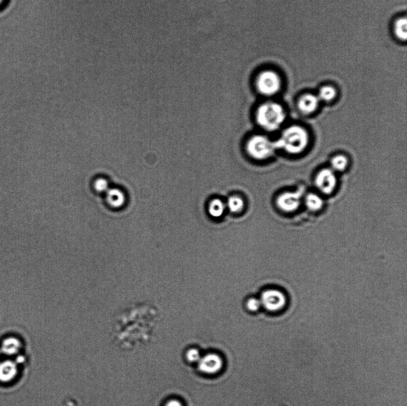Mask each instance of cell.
Returning a JSON list of instances; mask_svg holds the SVG:
<instances>
[{
  "label": "cell",
  "mask_w": 407,
  "mask_h": 406,
  "mask_svg": "<svg viewBox=\"0 0 407 406\" xmlns=\"http://www.w3.org/2000/svg\"><path fill=\"white\" fill-rule=\"evenodd\" d=\"M309 141V135L303 126L294 125L283 131L281 136L275 141L276 148L284 150L289 155H300L305 151Z\"/></svg>",
  "instance_id": "obj_1"
},
{
  "label": "cell",
  "mask_w": 407,
  "mask_h": 406,
  "mask_svg": "<svg viewBox=\"0 0 407 406\" xmlns=\"http://www.w3.org/2000/svg\"><path fill=\"white\" fill-rule=\"evenodd\" d=\"M286 117L285 108L275 101H267L261 104L255 115L258 125L268 132L278 130L285 122Z\"/></svg>",
  "instance_id": "obj_2"
},
{
  "label": "cell",
  "mask_w": 407,
  "mask_h": 406,
  "mask_svg": "<svg viewBox=\"0 0 407 406\" xmlns=\"http://www.w3.org/2000/svg\"><path fill=\"white\" fill-rule=\"evenodd\" d=\"M275 141L263 135H255L246 144V151L253 159L264 161L273 156L277 150Z\"/></svg>",
  "instance_id": "obj_3"
},
{
  "label": "cell",
  "mask_w": 407,
  "mask_h": 406,
  "mask_svg": "<svg viewBox=\"0 0 407 406\" xmlns=\"http://www.w3.org/2000/svg\"><path fill=\"white\" fill-rule=\"evenodd\" d=\"M256 88L261 94L266 97L276 95L282 87V81L276 72L265 70L259 73L256 78Z\"/></svg>",
  "instance_id": "obj_4"
},
{
  "label": "cell",
  "mask_w": 407,
  "mask_h": 406,
  "mask_svg": "<svg viewBox=\"0 0 407 406\" xmlns=\"http://www.w3.org/2000/svg\"><path fill=\"white\" fill-rule=\"evenodd\" d=\"M259 299L262 306L271 312L281 311L287 303L286 295L282 291L276 289L264 291Z\"/></svg>",
  "instance_id": "obj_5"
},
{
  "label": "cell",
  "mask_w": 407,
  "mask_h": 406,
  "mask_svg": "<svg viewBox=\"0 0 407 406\" xmlns=\"http://www.w3.org/2000/svg\"><path fill=\"white\" fill-rule=\"evenodd\" d=\"M303 194V188L297 189L295 191L283 192L277 198V206L283 212H294L301 206Z\"/></svg>",
  "instance_id": "obj_6"
},
{
  "label": "cell",
  "mask_w": 407,
  "mask_h": 406,
  "mask_svg": "<svg viewBox=\"0 0 407 406\" xmlns=\"http://www.w3.org/2000/svg\"><path fill=\"white\" fill-rule=\"evenodd\" d=\"M315 187L324 195L332 194L336 189L337 178L336 172L331 168H324L316 174L314 180Z\"/></svg>",
  "instance_id": "obj_7"
},
{
  "label": "cell",
  "mask_w": 407,
  "mask_h": 406,
  "mask_svg": "<svg viewBox=\"0 0 407 406\" xmlns=\"http://www.w3.org/2000/svg\"><path fill=\"white\" fill-rule=\"evenodd\" d=\"M223 366L222 358L215 353H210L201 357L198 368L204 374L213 375L221 371Z\"/></svg>",
  "instance_id": "obj_8"
},
{
  "label": "cell",
  "mask_w": 407,
  "mask_h": 406,
  "mask_svg": "<svg viewBox=\"0 0 407 406\" xmlns=\"http://www.w3.org/2000/svg\"><path fill=\"white\" fill-rule=\"evenodd\" d=\"M319 101L317 95L307 93L304 94L298 101L297 107L300 112L305 115H309L317 110Z\"/></svg>",
  "instance_id": "obj_9"
},
{
  "label": "cell",
  "mask_w": 407,
  "mask_h": 406,
  "mask_svg": "<svg viewBox=\"0 0 407 406\" xmlns=\"http://www.w3.org/2000/svg\"><path fill=\"white\" fill-rule=\"evenodd\" d=\"M18 366L13 360H6L0 363V382L8 383L13 381L18 374Z\"/></svg>",
  "instance_id": "obj_10"
},
{
  "label": "cell",
  "mask_w": 407,
  "mask_h": 406,
  "mask_svg": "<svg viewBox=\"0 0 407 406\" xmlns=\"http://www.w3.org/2000/svg\"><path fill=\"white\" fill-rule=\"evenodd\" d=\"M21 347L22 343L19 339L11 336L2 341L0 350L6 356H13L19 354Z\"/></svg>",
  "instance_id": "obj_11"
},
{
  "label": "cell",
  "mask_w": 407,
  "mask_h": 406,
  "mask_svg": "<svg viewBox=\"0 0 407 406\" xmlns=\"http://www.w3.org/2000/svg\"><path fill=\"white\" fill-rule=\"evenodd\" d=\"M305 204L307 209L312 212H317L324 205V201L321 196L315 193H309L305 197Z\"/></svg>",
  "instance_id": "obj_12"
},
{
  "label": "cell",
  "mask_w": 407,
  "mask_h": 406,
  "mask_svg": "<svg viewBox=\"0 0 407 406\" xmlns=\"http://www.w3.org/2000/svg\"><path fill=\"white\" fill-rule=\"evenodd\" d=\"M225 209V204L219 198L211 201L208 206V213L213 218H221L224 215Z\"/></svg>",
  "instance_id": "obj_13"
},
{
  "label": "cell",
  "mask_w": 407,
  "mask_h": 406,
  "mask_svg": "<svg viewBox=\"0 0 407 406\" xmlns=\"http://www.w3.org/2000/svg\"><path fill=\"white\" fill-rule=\"evenodd\" d=\"M348 164V159L343 155L334 156L330 161V168L335 172H342L345 170Z\"/></svg>",
  "instance_id": "obj_14"
},
{
  "label": "cell",
  "mask_w": 407,
  "mask_h": 406,
  "mask_svg": "<svg viewBox=\"0 0 407 406\" xmlns=\"http://www.w3.org/2000/svg\"><path fill=\"white\" fill-rule=\"evenodd\" d=\"M337 95L336 89L330 85H325L319 89L317 97L319 101L329 103L336 98Z\"/></svg>",
  "instance_id": "obj_15"
},
{
  "label": "cell",
  "mask_w": 407,
  "mask_h": 406,
  "mask_svg": "<svg viewBox=\"0 0 407 406\" xmlns=\"http://www.w3.org/2000/svg\"><path fill=\"white\" fill-rule=\"evenodd\" d=\"M225 205L226 208H227L230 212L238 213L242 211L245 206V203L240 197L233 195L228 198Z\"/></svg>",
  "instance_id": "obj_16"
},
{
  "label": "cell",
  "mask_w": 407,
  "mask_h": 406,
  "mask_svg": "<svg viewBox=\"0 0 407 406\" xmlns=\"http://www.w3.org/2000/svg\"><path fill=\"white\" fill-rule=\"evenodd\" d=\"M395 34L399 40L406 41L407 38V22L406 17L400 18L394 25Z\"/></svg>",
  "instance_id": "obj_17"
},
{
  "label": "cell",
  "mask_w": 407,
  "mask_h": 406,
  "mask_svg": "<svg viewBox=\"0 0 407 406\" xmlns=\"http://www.w3.org/2000/svg\"><path fill=\"white\" fill-rule=\"evenodd\" d=\"M107 192L108 199L111 201V203H114L115 204H120L124 199V195H123V192L120 191L119 189H108Z\"/></svg>",
  "instance_id": "obj_18"
},
{
  "label": "cell",
  "mask_w": 407,
  "mask_h": 406,
  "mask_svg": "<svg viewBox=\"0 0 407 406\" xmlns=\"http://www.w3.org/2000/svg\"><path fill=\"white\" fill-rule=\"evenodd\" d=\"M261 306L260 299H256V298H251L246 302L247 309L252 312H257Z\"/></svg>",
  "instance_id": "obj_19"
},
{
  "label": "cell",
  "mask_w": 407,
  "mask_h": 406,
  "mask_svg": "<svg viewBox=\"0 0 407 406\" xmlns=\"http://www.w3.org/2000/svg\"><path fill=\"white\" fill-rule=\"evenodd\" d=\"M186 358L190 362H198L201 358L200 352L199 351L198 349H190V350L187 352Z\"/></svg>",
  "instance_id": "obj_20"
},
{
  "label": "cell",
  "mask_w": 407,
  "mask_h": 406,
  "mask_svg": "<svg viewBox=\"0 0 407 406\" xmlns=\"http://www.w3.org/2000/svg\"><path fill=\"white\" fill-rule=\"evenodd\" d=\"M95 187L96 190L100 192H105L108 189V183L106 179L99 178L96 180Z\"/></svg>",
  "instance_id": "obj_21"
},
{
  "label": "cell",
  "mask_w": 407,
  "mask_h": 406,
  "mask_svg": "<svg viewBox=\"0 0 407 406\" xmlns=\"http://www.w3.org/2000/svg\"><path fill=\"white\" fill-rule=\"evenodd\" d=\"M165 406H183L182 403L177 400H171L168 402Z\"/></svg>",
  "instance_id": "obj_22"
},
{
  "label": "cell",
  "mask_w": 407,
  "mask_h": 406,
  "mask_svg": "<svg viewBox=\"0 0 407 406\" xmlns=\"http://www.w3.org/2000/svg\"><path fill=\"white\" fill-rule=\"evenodd\" d=\"M25 358L22 356V355H18V356L16 357V359H15L14 362H16L18 365L25 362Z\"/></svg>",
  "instance_id": "obj_23"
},
{
  "label": "cell",
  "mask_w": 407,
  "mask_h": 406,
  "mask_svg": "<svg viewBox=\"0 0 407 406\" xmlns=\"http://www.w3.org/2000/svg\"><path fill=\"white\" fill-rule=\"evenodd\" d=\"M1 354H2V353H1V350H0V356H1Z\"/></svg>",
  "instance_id": "obj_24"
},
{
  "label": "cell",
  "mask_w": 407,
  "mask_h": 406,
  "mask_svg": "<svg viewBox=\"0 0 407 406\" xmlns=\"http://www.w3.org/2000/svg\"><path fill=\"white\" fill-rule=\"evenodd\" d=\"M0 1H1V0H0Z\"/></svg>",
  "instance_id": "obj_25"
}]
</instances>
